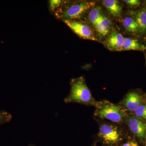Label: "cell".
<instances>
[{
  "label": "cell",
  "instance_id": "1",
  "mask_svg": "<svg viewBox=\"0 0 146 146\" xmlns=\"http://www.w3.org/2000/svg\"><path fill=\"white\" fill-rule=\"evenodd\" d=\"M71 86L70 93L65 99V102L88 104L94 100L91 92L82 77L73 79L71 82Z\"/></svg>",
  "mask_w": 146,
  "mask_h": 146
},
{
  "label": "cell",
  "instance_id": "2",
  "mask_svg": "<svg viewBox=\"0 0 146 146\" xmlns=\"http://www.w3.org/2000/svg\"><path fill=\"white\" fill-rule=\"evenodd\" d=\"M94 2L82 1L73 4L65 9L60 8L55 12L57 18L63 21H74L82 17L87 11L95 6Z\"/></svg>",
  "mask_w": 146,
  "mask_h": 146
},
{
  "label": "cell",
  "instance_id": "3",
  "mask_svg": "<svg viewBox=\"0 0 146 146\" xmlns=\"http://www.w3.org/2000/svg\"><path fill=\"white\" fill-rule=\"evenodd\" d=\"M99 136L105 143L109 145H115L121 139V135L117 127L109 124H103L100 127Z\"/></svg>",
  "mask_w": 146,
  "mask_h": 146
},
{
  "label": "cell",
  "instance_id": "4",
  "mask_svg": "<svg viewBox=\"0 0 146 146\" xmlns=\"http://www.w3.org/2000/svg\"><path fill=\"white\" fill-rule=\"evenodd\" d=\"M74 33L84 39L96 41L98 40L90 27L86 24L76 21H63Z\"/></svg>",
  "mask_w": 146,
  "mask_h": 146
},
{
  "label": "cell",
  "instance_id": "5",
  "mask_svg": "<svg viewBox=\"0 0 146 146\" xmlns=\"http://www.w3.org/2000/svg\"><path fill=\"white\" fill-rule=\"evenodd\" d=\"M97 115L100 117L107 119L112 122L119 123L123 119L121 110L117 106L113 104L105 105L98 110Z\"/></svg>",
  "mask_w": 146,
  "mask_h": 146
},
{
  "label": "cell",
  "instance_id": "6",
  "mask_svg": "<svg viewBox=\"0 0 146 146\" xmlns=\"http://www.w3.org/2000/svg\"><path fill=\"white\" fill-rule=\"evenodd\" d=\"M127 123L131 132L138 138L143 139L145 137L146 123L138 117H130L128 119Z\"/></svg>",
  "mask_w": 146,
  "mask_h": 146
},
{
  "label": "cell",
  "instance_id": "7",
  "mask_svg": "<svg viewBox=\"0 0 146 146\" xmlns=\"http://www.w3.org/2000/svg\"><path fill=\"white\" fill-rule=\"evenodd\" d=\"M124 39L123 36L119 33L112 31L106 41L108 48L114 51L122 50Z\"/></svg>",
  "mask_w": 146,
  "mask_h": 146
},
{
  "label": "cell",
  "instance_id": "8",
  "mask_svg": "<svg viewBox=\"0 0 146 146\" xmlns=\"http://www.w3.org/2000/svg\"><path fill=\"white\" fill-rule=\"evenodd\" d=\"M141 99L137 93L132 92L129 93L126 97L124 101L125 106L131 111H135L140 105Z\"/></svg>",
  "mask_w": 146,
  "mask_h": 146
},
{
  "label": "cell",
  "instance_id": "9",
  "mask_svg": "<svg viewBox=\"0 0 146 146\" xmlns=\"http://www.w3.org/2000/svg\"><path fill=\"white\" fill-rule=\"evenodd\" d=\"M146 49V47L141 44L137 39L130 38H125L122 50L144 51Z\"/></svg>",
  "mask_w": 146,
  "mask_h": 146
},
{
  "label": "cell",
  "instance_id": "10",
  "mask_svg": "<svg viewBox=\"0 0 146 146\" xmlns=\"http://www.w3.org/2000/svg\"><path fill=\"white\" fill-rule=\"evenodd\" d=\"M104 5L112 16L119 17L122 12L121 7L116 0H105L103 2Z\"/></svg>",
  "mask_w": 146,
  "mask_h": 146
},
{
  "label": "cell",
  "instance_id": "11",
  "mask_svg": "<svg viewBox=\"0 0 146 146\" xmlns=\"http://www.w3.org/2000/svg\"><path fill=\"white\" fill-rule=\"evenodd\" d=\"M138 24V31L143 33L146 32V9L139 10L135 14L134 18Z\"/></svg>",
  "mask_w": 146,
  "mask_h": 146
},
{
  "label": "cell",
  "instance_id": "12",
  "mask_svg": "<svg viewBox=\"0 0 146 146\" xmlns=\"http://www.w3.org/2000/svg\"><path fill=\"white\" fill-rule=\"evenodd\" d=\"M110 26V21L104 15L101 20L94 27L98 33L104 36L109 32Z\"/></svg>",
  "mask_w": 146,
  "mask_h": 146
},
{
  "label": "cell",
  "instance_id": "13",
  "mask_svg": "<svg viewBox=\"0 0 146 146\" xmlns=\"http://www.w3.org/2000/svg\"><path fill=\"white\" fill-rule=\"evenodd\" d=\"M104 15L102 14L101 9L100 7H96L90 11L88 16L90 23L95 27L102 18Z\"/></svg>",
  "mask_w": 146,
  "mask_h": 146
},
{
  "label": "cell",
  "instance_id": "14",
  "mask_svg": "<svg viewBox=\"0 0 146 146\" xmlns=\"http://www.w3.org/2000/svg\"><path fill=\"white\" fill-rule=\"evenodd\" d=\"M125 29L129 32L135 33L138 31V24L134 18L131 17H126L123 23Z\"/></svg>",
  "mask_w": 146,
  "mask_h": 146
},
{
  "label": "cell",
  "instance_id": "15",
  "mask_svg": "<svg viewBox=\"0 0 146 146\" xmlns=\"http://www.w3.org/2000/svg\"><path fill=\"white\" fill-rule=\"evenodd\" d=\"M12 119V116L10 113L1 110L0 111V125L9 122Z\"/></svg>",
  "mask_w": 146,
  "mask_h": 146
},
{
  "label": "cell",
  "instance_id": "16",
  "mask_svg": "<svg viewBox=\"0 0 146 146\" xmlns=\"http://www.w3.org/2000/svg\"><path fill=\"white\" fill-rule=\"evenodd\" d=\"M134 112L138 117L146 119V105H141Z\"/></svg>",
  "mask_w": 146,
  "mask_h": 146
},
{
  "label": "cell",
  "instance_id": "17",
  "mask_svg": "<svg viewBox=\"0 0 146 146\" xmlns=\"http://www.w3.org/2000/svg\"><path fill=\"white\" fill-rule=\"evenodd\" d=\"M63 1L60 0H51L49 2L50 9L53 12H55L62 5Z\"/></svg>",
  "mask_w": 146,
  "mask_h": 146
},
{
  "label": "cell",
  "instance_id": "18",
  "mask_svg": "<svg viewBox=\"0 0 146 146\" xmlns=\"http://www.w3.org/2000/svg\"><path fill=\"white\" fill-rule=\"evenodd\" d=\"M123 1L131 7H136L140 4V1L138 0H125Z\"/></svg>",
  "mask_w": 146,
  "mask_h": 146
},
{
  "label": "cell",
  "instance_id": "19",
  "mask_svg": "<svg viewBox=\"0 0 146 146\" xmlns=\"http://www.w3.org/2000/svg\"><path fill=\"white\" fill-rule=\"evenodd\" d=\"M130 143L131 146H139L138 144H137V143H136V142L132 141V142H130Z\"/></svg>",
  "mask_w": 146,
  "mask_h": 146
},
{
  "label": "cell",
  "instance_id": "20",
  "mask_svg": "<svg viewBox=\"0 0 146 146\" xmlns=\"http://www.w3.org/2000/svg\"><path fill=\"white\" fill-rule=\"evenodd\" d=\"M122 146H131V145L130 143H128L124 144Z\"/></svg>",
  "mask_w": 146,
  "mask_h": 146
},
{
  "label": "cell",
  "instance_id": "21",
  "mask_svg": "<svg viewBox=\"0 0 146 146\" xmlns=\"http://www.w3.org/2000/svg\"><path fill=\"white\" fill-rule=\"evenodd\" d=\"M29 146H35L34 145H30Z\"/></svg>",
  "mask_w": 146,
  "mask_h": 146
},
{
  "label": "cell",
  "instance_id": "22",
  "mask_svg": "<svg viewBox=\"0 0 146 146\" xmlns=\"http://www.w3.org/2000/svg\"></svg>",
  "mask_w": 146,
  "mask_h": 146
},
{
  "label": "cell",
  "instance_id": "23",
  "mask_svg": "<svg viewBox=\"0 0 146 146\" xmlns=\"http://www.w3.org/2000/svg\"><path fill=\"white\" fill-rule=\"evenodd\" d=\"M96 146V145H94V146Z\"/></svg>",
  "mask_w": 146,
  "mask_h": 146
}]
</instances>
